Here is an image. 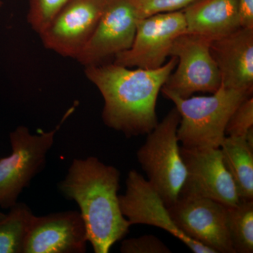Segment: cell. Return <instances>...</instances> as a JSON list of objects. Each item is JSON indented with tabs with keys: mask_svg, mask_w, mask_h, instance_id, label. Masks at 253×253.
Returning a JSON list of instances; mask_svg holds the SVG:
<instances>
[{
	"mask_svg": "<svg viewBox=\"0 0 253 253\" xmlns=\"http://www.w3.org/2000/svg\"><path fill=\"white\" fill-rule=\"evenodd\" d=\"M176 63L177 59L171 56L153 70L130 69L114 62L85 67L86 77L104 99V124L127 138L151 132L158 123V94Z\"/></svg>",
	"mask_w": 253,
	"mask_h": 253,
	"instance_id": "obj_1",
	"label": "cell"
},
{
	"mask_svg": "<svg viewBox=\"0 0 253 253\" xmlns=\"http://www.w3.org/2000/svg\"><path fill=\"white\" fill-rule=\"evenodd\" d=\"M120 179L117 168L90 156L73 160L59 184L63 196L78 204L95 253H109L129 232L131 224L120 207Z\"/></svg>",
	"mask_w": 253,
	"mask_h": 253,
	"instance_id": "obj_2",
	"label": "cell"
},
{
	"mask_svg": "<svg viewBox=\"0 0 253 253\" xmlns=\"http://www.w3.org/2000/svg\"><path fill=\"white\" fill-rule=\"evenodd\" d=\"M180 115L177 129L179 143L188 149H219L226 124L236 108L253 94L221 85L211 96H180L161 89Z\"/></svg>",
	"mask_w": 253,
	"mask_h": 253,
	"instance_id": "obj_3",
	"label": "cell"
},
{
	"mask_svg": "<svg viewBox=\"0 0 253 253\" xmlns=\"http://www.w3.org/2000/svg\"><path fill=\"white\" fill-rule=\"evenodd\" d=\"M180 115L173 108L161 123L147 134L146 141L136 152L137 161L147 180L167 208L179 197L186 178L177 129Z\"/></svg>",
	"mask_w": 253,
	"mask_h": 253,
	"instance_id": "obj_4",
	"label": "cell"
},
{
	"mask_svg": "<svg viewBox=\"0 0 253 253\" xmlns=\"http://www.w3.org/2000/svg\"><path fill=\"white\" fill-rule=\"evenodd\" d=\"M71 111L49 131L33 134L28 127L21 126L10 133L11 154L0 159V207L9 209L14 206L23 190L42 170L55 136Z\"/></svg>",
	"mask_w": 253,
	"mask_h": 253,
	"instance_id": "obj_5",
	"label": "cell"
},
{
	"mask_svg": "<svg viewBox=\"0 0 253 253\" xmlns=\"http://www.w3.org/2000/svg\"><path fill=\"white\" fill-rule=\"evenodd\" d=\"M211 42L187 33L178 37L169 53V56L177 59V63L163 89L181 98L190 97L194 93L217 91L221 86V77L211 55Z\"/></svg>",
	"mask_w": 253,
	"mask_h": 253,
	"instance_id": "obj_6",
	"label": "cell"
},
{
	"mask_svg": "<svg viewBox=\"0 0 253 253\" xmlns=\"http://www.w3.org/2000/svg\"><path fill=\"white\" fill-rule=\"evenodd\" d=\"M186 33L182 11L161 13L140 18L129 49L115 56L114 63L127 68L153 70L161 67L169 56L174 41Z\"/></svg>",
	"mask_w": 253,
	"mask_h": 253,
	"instance_id": "obj_7",
	"label": "cell"
},
{
	"mask_svg": "<svg viewBox=\"0 0 253 253\" xmlns=\"http://www.w3.org/2000/svg\"><path fill=\"white\" fill-rule=\"evenodd\" d=\"M176 227L215 253H235L227 227V206L207 198L179 196L168 208Z\"/></svg>",
	"mask_w": 253,
	"mask_h": 253,
	"instance_id": "obj_8",
	"label": "cell"
},
{
	"mask_svg": "<svg viewBox=\"0 0 253 253\" xmlns=\"http://www.w3.org/2000/svg\"><path fill=\"white\" fill-rule=\"evenodd\" d=\"M138 20L132 0H106L94 32L76 60L84 67L96 66L129 49Z\"/></svg>",
	"mask_w": 253,
	"mask_h": 253,
	"instance_id": "obj_9",
	"label": "cell"
},
{
	"mask_svg": "<svg viewBox=\"0 0 253 253\" xmlns=\"http://www.w3.org/2000/svg\"><path fill=\"white\" fill-rule=\"evenodd\" d=\"M186 168L181 196L207 198L226 206L241 201L219 149H188L180 146Z\"/></svg>",
	"mask_w": 253,
	"mask_h": 253,
	"instance_id": "obj_10",
	"label": "cell"
},
{
	"mask_svg": "<svg viewBox=\"0 0 253 253\" xmlns=\"http://www.w3.org/2000/svg\"><path fill=\"white\" fill-rule=\"evenodd\" d=\"M106 0H70L41 34L43 45L76 59L94 32Z\"/></svg>",
	"mask_w": 253,
	"mask_h": 253,
	"instance_id": "obj_11",
	"label": "cell"
},
{
	"mask_svg": "<svg viewBox=\"0 0 253 253\" xmlns=\"http://www.w3.org/2000/svg\"><path fill=\"white\" fill-rule=\"evenodd\" d=\"M126 190L119 195L120 207L131 225L146 224L162 229L180 240L193 253H215L197 241L190 239L174 224L163 199L140 173L131 169L126 179Z\"/></svg>",
	"mask_w": 253,
	"mask_h": 253,
	"instance_id": "obj_12",
	"label": "cell"
},
{
	"mask_svg": "<svg viewBox=\"0 0 253 253\" xmlns=\"http://www.w3.org/2000/svg\"><path fill=\"white\" fill-rule=\"evenodd\" d=\"M87 234L79 211L34 216L23 253H84Z\"/></svg>",
	"mask_w": 253,
	"mask_h": 253,
	"instance_id": "obj_13",
	"label": "cell"
},
{
	"mask_svg": "<svg viewBox=\"0 0 253 253\" xmlns=\"http://www.w3.org/2000/svg\"><path fill=\"white\" fill-rule=\"evenodd\" d=\"M211 55L228 89L253 91V28H239L211 43Z\"/></svg>",
	"mask_w": 253,
	"mask_h": 253,
	"instance_id": "obj_14",
	"label": "cell"
},
{
	"mask_svg": "<svg viewBox=\"0 0 253 253\" xmlns=\"http://www.w3.org/2000/svg\"><path fill=\"white\" fill-rule=\"evenodd\" d=\"M181 11L186 33L212 41L241 28L237 0H196Z\"/></svg>",
	"mask_w": 253,
	"mask_h": 253,
	"instance_id": "obj_15",
	"label": "cell"
},
{
	"mask_svg": "<svg viewBox=\"0 0 253 253\" xmlns=\"http://www.w3.org/2000/svg\"><path fill=\"white\" fill-rule=\"evenodd\" d=\"M220 150L240 199L253 200V149L244 137L226 136Z\"/></svg>",
	"mask_w": 253,
	"mask_h": 253,
	"instance_id": "obj_16",
	"label": "cell"
},
{
	"mask_svg": "<svg viewBox=\"0 0 253 253\" xmlns=\"http://www.w3.org/2000/svg\"><path fill=\"white\" fill-rule=\"evenodd\" d=\"M34 214L24 203L17 202L0 220V253H23L25 239Z\"/></svg>",
	"mask_w": 253,
	"mask_h": 253,
	"instance_id": "obj_17",
	"label": "cell"
},
{
	"mask_svg": "<svg viewBox=\"0 0 253 253\" xmlns=\"http://www.w3.org/2000/svg\"><path fill=\"white\" fill-rule=\"evenodd\" d=\"M227 227L235 253H253V200L227 206Z\"/></svg>",
	"mask_w": 253,
	"mask_h": 253,
	"instance_id": "obj_18",
	"label": "cell"
},
{
	"mask_svg": "<svg viewBox=\"0 0 253 253\" xmlns=\"http://www.w3.org/2000/svg\"><path fill=\"white\" fill-rule=\"evenodd\" d=\"M70 0H30L27 20L33 31L41 34Z\"/></svg>",
	"mask_w": 253,
	"mask_h": 253,
	"instance_id": "obj_19",
	"label": "cell"
},
{
	"mask_svg": "<svg viewBox=\"0 0 253 253\" xmlns=\"http://www.w3.org/2000/svg\"><path fill=\"white\" fill-rule=\"evenodd\" d=\"M253 127V98H246L231 115L225 129V135L244 137Z\"/></svg>",
	"mask_w": 253,
	"mask_h": 253,
	"instance_id": "obj_20",
	"label": "cell"
},
{
	"mask_svg": "<svg viewBox=\"0 0 253 253\" xmlns=\"http://www.w3.org/2000/svg\"><path fill=\"white\" fill-rule=\"evenodd\" d=\"M138 18L181 11L196 0H132Z\"/></svg>",
	"mask_w": 253,
	"mask_h": 253,
	"instance_id": "obj_21",
	"label": "cell"
},
{
	"mask_svg": "<svg viewBox=\"0 0 253 253\" xmlns=\"http://www.w3.org/2000/svg\"><path fill=\"white\" fill-rule=\"evenodd\" d=\"M120 251L122 253H171L172 251L154 235L123 240Z\"/></svg>",
	"mask_w": 253,
	"mask_h": 253,
	"instance_id": "obj_22",
	"label": "cell"
},
{
	"mask_svg": "<svg viewBox=\"0 0 253 253\" xmlns=\"http://www.w3.org/2000/svg\"><path fill=\"white\" fill-rule=\"evenodd\" d=\"M241 28H253V0H237Z\"/></svg>",
	"mask_w": 253,
	"mask_h": 253,
	"instance_id": "obj_23",
	"label": "cell"
},
{
	"mask_svg": "<svg viewBox=\"0 0 253 253\" xmlns=\"http://www.w3.org/2000/svg\"><path fill=\"white\" fill-rule=\"evenodd\" d=\"M5 215H6V214H4V212L0 211V220H1V219H3V218L5 217Z\"/></svg>",
	"mask_w": 253,
	"mask_h": 253,
	"instance_id": "obj_24",
	"label": "cell"
},
{
	"mask_svg": "<svg viewBox=\"0 0 253 253\" xmlns=\"http://www.w3.org/2000/svg\"><path fill=\"white\" fill-rule=\"evenodd\" d=\"M2 5H3L2 1H1V0H0V8H1V6H2Z\"/></svg>",
	"mask_w": 253,
	"mask_h": 253,
	"instance_id": "obj_25",
	"label": "cell"
}]
</instances>
